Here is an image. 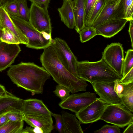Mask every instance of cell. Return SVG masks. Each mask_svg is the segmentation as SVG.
Here are the masks:
<instances>
[{"instance_id":"6","label":"cell","mask_w":133,"mask_h":133,"mask_svg":"<svg viewBox=\"0 0 133 133\" xmlns=\"http://www.w3.org/2000/svg\"><path fill=\"white\" fill-rule=\"evenodd\" d=\"M51 45L66 69L75 76L80 78L77 71L78 61L66 42L59 38L56 37L52 39Z\"/></svg>"},{"instance_id":"26","label":"cell","mask_w":133,"mask_h":133,"mask_svg":"<svg viewBox=\"0 0 133 133\" xmlns=\"http://www.w3.org/2000/svg\"><path fill=\"white\" fill-rule=\"evenodd\" d=\"M133 68V50H128L123 63L122 77H124Z\"/></svg>"},{"instance_id":"31","label":"cell","mask_w":133,"mask_h":133,"mask_svg":"<svg viewBox=\"0 0 133 133\" xmlns=\"http://www.w3.org/2000/svg\"><path fill=\"white\" fill-rule=\"evenodd\" d=\"M54 93L59 98L61 101H64L70 96V91L67 88L62 85L58 84L56 86Z\"/></svg>"},{"instance_id":"42","label":"cell","mask_w":133,"mask_h":133,"mask_svg":"<svg viewBox=\"0 0 133 133\" xmlns=\"http://www.w3.org/2000/svg\"><path fill=\"white\" fill-rule=\"evenodd\" d=\"M124 130L123 133H133V122L130 123Z\"/></svg>"},{"instance_id":"40","label":"cell","mask_w":133,"mask_h":133,"mask_svg":"<svg viewBox=\"0 0 133 133\" xmlns=\"http://www.w3.org/2000/svg\"><path fill=\"white\" fill-rule=\"evenodd\" d=\"M129 26L128 30L131 42V45L132 48H133V20L129 21Z\"/></svg>"},{"instance_id":"7","label":"cell","mask_w":133,"mask_h":133,"mask_svg":"<svg viewBox=\"0 0 133 133\" xmlns=\"http://www.w3.org/2000/svg\"><path fill=\"white\" fill-rule=\"evenodd\" d=\"M29 22L39 31L51 35L52 27L48 8L32 3L30 8Z\"/></svg>"},{"instance_id":"10","label":"cell","mask_w":133,"mask_h":133,"mask_svg":"<svg viewBox=\"0 0 133 133\" xmlns=\"http://www.w3.org/2000/svg\"><path fill=\"white\" fill-rule=\"evenodd\" d=\"M108 104L97 98L94 101L75 114L81 123L88 124L96 122L100 117Z\"/></svg>"},{"instance_id":"27","label":"cell","mask_w":133,"mask_h":133,"mask_svg":"<svg viewBox=\"0 0 133 133\" xmlns=\"http://www.w3.org/2000/svg\"><path fill=\"white\" fill-rule=\"evenodd\" d=\"M79 33L80 41L82 43L89 41L97 35L96 29L92 26H85Z\"/></svg>"},{"instance_id":"19","label":"cell","mask_w":133,"mask_h":133,"mask_svg":"<svg viewBox=\"0 0 133 133\" xmlns=\"http://www.w3.org/2000/svg\"><path fill=\"white\" fill-rule=\"evenodd\" d=\"M23 100L9 92L0 97V115L16 109L22 110Z\"/></svg>"},{"instance_id":"46","label":"cell","mask_w":133,"mask_h":133,"mask_svg":"<svg viewBox=\"0 0 133 133\" xmlns=\"http://www.w3.org/2000/svg\"><path fill=\"white\" fill-rule=\"evenodd\" d=\"M2 30L0 29V39L1 38L2 34Z\"/></svg>"},{"instance_id":"36","label":"cell","mask_w":133,"mask_h":133,"mask_svg":"<svg viewBox=\"0 0 133 133\" xmlns=\"http://www.w3.org/2000/svg\"><path fill=\"white\" fill-rule=\"evenodd\" d=\"M97 0H85L84 5L85 22L88 18Z\"/></svg>"},{"instance_id":"11","label":"cell","mask_w":133,"mask_h":133,"mask_svg":"<svg viewBox=\"0 0 133 133\" xmlns=\"http://www.w3.org/2000/svg\"><path fill=\"white\" fill-rule=\"evenodd\" d=\"M125 18L122 0L111 4H105L99 14L94 22L92 27L96 29L109 21Z\"/></svg>"},{"instance_id":"17","label":"cell","mask_w":133,"mask_h":133,"mask_svg":"<svg viewBox=\"0 0 133 133\" xmlns=\"http://www.w3.org/2000/svg\"><path fill=\"white\" fill-rule=\"evenodd\" d=\"M0 22L3 28H7L15 34L21 44L26 45L28 44V38L15 25L3 6L0 8Z\"/></svg>"},{"instance_id":"22","label":"cell","mask_w":133,"mask_h":133,"mask_svg":"<svg viewBox=\"0 0 133 133\" xmlns=\"http://www.w3.org/2000/svg\"><path fill=\"white\" fill-rule=\"evenodd\" d=\"M23 125L24 121H8L0 127V133H20Z\"/></svg>"},{"instance_id":"21","label":"cell","mask_w":133,"mask_h":133,"mask_svg":"<svg viewBox=\"0 0 133 133\" xmlns=\"http://www.w3.org/2000/svg\"><path fill=\"white\" fill-rule=\"evenodd\" d=\"M85 0H74V11L75 29L79 33L85 27L84 5Z\"/></svg>"},{"instance_id":"16","label":"cell","mask_w":133,"mask_h":133,"mask_svg":"<svg viewBox=\"0 0 133 133\" xmlns=\"http://www.w3.org/2000/svg\"><path fill=\"white\" fill-rule=\"evenodd\" d=\"M22 111L24 115H51L52 113L41 100L35 98L23 100Z\"/></svg>"},{"instance_id":"30","label":"cell","mask_w":133,"mask_h":133,"mask_svg":"<svg viewBox=\"0 0 133 133\" xmlns=\"http://www.w3.org/2000/svg\"><path fill=\"white\" fill-rule=\"evenodd\" d=\"M5 115L9 121H24V114L21 110L16 109L5 113Z\"/></svg>"},{"instance_id":"34","label":"cell","mask_w":133,"mask_h":133,"mask_svg":"<svg viewBox=\"0 0 133 133\" xmlns=\"http://www.w3.org/2000/svg\"><path fill=\"white\" fill-rule=\"evenodd\" d=\"M5 10L9 15L19 16L17 0L11 2L4 7Z\"/></svg>"},{"instance_id":"20","label":"cell","mask_w":133,"mask_h":133,"mask_svg":"<svg viewBox=\"0 0 133 133\" xmlns=\"http://www.w3.org/2000/svg\"><path fill=\"white\" fill-rule=\"evenodd\" d=\"M64 127V133H83L81 123L75 115L64 111L61 112Z\"/></svg>"},{"instance_id":"3","label":"cell","mask_w":133,"mask_h":133,"mask_svg":"<svg viewBox=\"0 0 133 133\" xmlns=\"http://www.w3.org/2000/svg\"><path fill=\"white\" fill-rule=\"evenodd\" d=\"M77 67L79 77L90 83L114 82L120 80L122 77L102 58L94 62L78 61Z\"/></svg>"},{"instance_id":"9","label":"cell","mask_w":133,"mask_h":133,"mask_svg":"<svg viewBox=\"0 0 133 133\" xmlns=\"http://www.w3.org/2000/svg\"><path fill=\"white\" fill-rule=\"evenodd\" d=\"M95 93L89 92L72 94L59 104L62 109H67L77 113L96 100Z\"/></svg>"},{"instance_id":"41","label":"cell","mask_w":133,"mask_h":133,"mask_svg":"<svg viewBox=\"0 0 133 133\" xmlns=\"http://www.w3.org/2000/svg\"><path fill=\"white\" fill-rule=\"evenodd\" d=\"M5 113H3L0 115V127L9 121L6 116Z\"/></svg>"},{"instance_id":"39","label":"cell","mask_w":133,"mask_h":133,"mask_svg":"<svg viewBox=\"0 0 133 133\" xmlns=\"http://www.w3.org/2000/svg\"><path fill=\"white\" fill-rule=\"evenodd\" d=\"M41 7L48 8L50 0H28Z\"/></svg>"},{"instance_id":"35","label":"cell","mask_w":133,"mask_h":133,"mask_svg":"<svg viewBox=\"0 0 133 133\" xmlns=\"http://www.w3.org/2000/svg\"><path fill=\"white\" fill-rule=\"evenodd\" d=\"M52 116L55 118L56 123L54 125V128L59 133H64L63 122L61 115L52 113Z\"/></svg>"},{"instance_id":"14","label":"cell","mask_w":133,"mask_h":133,"mask_svg":"<svg viewBox=\"0 0 133 133\" xmlns=\"http://www.w3.org/2000/svg\"><path fill=\"white\" fill-rule=\"evenodd\" d=\"M128 20L125 18L112 20L107 22L96 29L97 35L110 38L120 31Z\"/></svg>"},{"instance_id":"24","label":"cell","mask_w":133,"mask_h":133,"mask_svg":"<svg viewBox=\"0 0 133 133\" xmlns=\"http://www.w3.org/2000/svg\"><path fill=\"white\" fill-rule=\"evenodd\" d=\"M120 103L133 112V85L128 89L119 98Z\"/></svg>"},{"instance_id":"28","label":"cell","mask_w":133,"mask_h":133,"mask_svg":"<svg viewBox=\"0 0 133 133\" xmlns=\"http://www.w3.org/2000/svg\"><path fill=\"white\" fill-rule=\"evenodd\" d=\"M19 17L29 21L30 9L27 5V0H17Z\"/></svg>"},{"instance_id":"2","label":"cell","mask_w":133,"mask_h":133,"mask_svg":"<svg viewBox=\"0 0 133 133\" xmlns=\"http://www.w3.org/2000/svg\"><path fill=\"white\" fill-rule=\"evenodd\" d=\"M40 59L43 67L58 84L67 88L72 94L86 90L87 81L76 77L66 69L51 45L44 49Z\"/></svg>"},{"instance_id":"1","label":"cell","mask_w":133,"mask_h":133,"mask_svg":"<svg viewBox=\"0 0 133 133\" xmlns=\"http://www.w3.org/2000/svg\"><path fill=\"white\" fill-rule=\"evenodd\" d=\"M11 81L32 95L42 94L44 85L50 75L43 67L33 62H21L12 65L7 71Z\"/></svg>"},{"instance_id":"49","label":"cell","mask_w":133,"mask_h":133,"mask_svg":"<svg viewBox=\"0 0 133 133\" xmlns=\"http://www.w3.org/2000/svg\"><path fill=\"white\" fill-rule=\"evenodd\" d=\"M1 85V84H0V86Z\"/></svg>"},{"instance_id":"29","label":"cell","mask_w":133,"mask_h":133,"mask_svg":"<svg viewBox=\"0 0 133 133\" xmlns=\"http://www.w3.org/2000/svg\"><path fill=\"white\" fill-rule=\"evenodd\" d=\"M132 85L133 82L125 84L122 83L120 80H116L114 81V90L120 98L126 91Z\"/></svg>"},{"instance_id":"47","label":"cell","mask_w":133,"mask_h":133,"mask_svg":"<svg viewBox=\"0 0 133 133\" xmlns=\"http://www.w3.org/2000/svg\"><path fill=\"white\" fill-rule=\"evenodd\" d=\"M3 28L2 26V25L0 22V29L2 30L3 29Z\"/></svg>"},{"instance_id":"12","label":"cell","mask_w":133,"mask_h":133,"mask_svg":"<svg viewBox=\"0 0 133 133\" xmlns=\"http://www.w3.org/2000/svg\"><path fill=\"white\" fill-rule=\"evenodd\" d=\"M19 44H9L0 40V71L11 66L21 51Z\"/></svg>"},{"instance_id":"15","label":"cell","mask_w":133,"mask_h":133,"mask_svg":"<svg viewBox=\"0 0 133 133\" xmlns=\"http://www.w3.org/2000/svg\"><path fill=\"white\" fill-rule=\"evenodd\" d=\"M51 116L42 115H24V121L31 127L40 128L44 133H50L54 129Z\"/></svg>"},{"instance_id":"43","label":"cell","mask_w":133,"mask_h":133,"mask_svg":"<svg viewBox=\"0 0 133 133\" xmlns=\"http://www.w3.org/2000/svg\"><path fill=\"white\" fill-rule=\"evenodd\" d=\"M8 93L4 86L2 85L0 86V97L6 95Z\"/></svg>"},{"instance_id":"4","label":"cell","mask_w":133,"mask_h":133,"mask_svg":"<svg viewBox=\"0 0 133 133\" xmlns=\"http://www.w3.org/2000/svg\"><path fill=\"white\" fill-rule=\"evenodd\" d=\"M16 26L28 39L27 47L40 49L51 45L52 41L51 35L37 30L29 22L16 16L9 15Z\"/></svg>"},{"instance_id":"5","label":"cell","mask_w":133,"mask_h":133,"mask_svg":"<svg viewBox=\"0 0 133 133\" xmlns=\"http://www.w3.org/2000/svg\"><path fill=\"white\" fill-rule=\"evenodd\" d=\"M100 119L123 128L133 122V115L121 103L108 104Z\"/></svg>"},{"instance_id":"45","label":"cell","mask_w":133,"mask_h":133,"mask_svg":"<svg viewBox=\"0 0 133 133\" xmlns=\"http://www.w3.org/2000/svg\"><path fill=\"white\" fill-rule=\"evenodd\" d=\"M120 0H104L105 4H111L118 2Z\"/></svg>"},{"instance_id":"38","label":"cell","mask_w":133,"mask_h":133,"mask_svg":"<svg viewBox=\"0 0 133 133\" xmlns=\"http://www.w3.org/2000/svg\"><path fill=\"white\" fill-rule=\"evenodd\" d=\"M44 133L43 130L37 127H26L25 128L23 129L20 133Z\"/></svg>"},{"instance_id":"23","label":"cell","mask_w":133,"mask_h":133,"mask_svg":"<svg viewBox=\"0 0 133 133\" xmlns=\"http://www.w3.org/2000/svg\"><path fill=\"white\" fill-rule=\"evenodd\" d=\"M105 4L104 0H97L85 22L86 27L92 26Z\"/></svg>"},{"instance_id":"33","label":"cell","mask_w":133,"mask_h":133,"mask_svg":"<svg viewBox=\"0 0 133 133\" xmlns=\"http://www.w3.org/2000/svg\"><path fill=\"white\" fill-rule=\"evenodd\" d=\"M94 133H120L119 127L115 125H113L106 124L100 129L94 131Z\"/></svg>"},{"instance_id":"37","label":"cell","mask_w":133,"mask_h":133,"mask_svg":"<svg viewBox=\"0 0 133 133\" xmlns=\"http://www.w3.org/2000/svg\"><path fill=\"white\" fill-rule=\"evenodd\" d=\"M120 81L125 84L133 82V68Z\"/></svg>"},{"instance_id":"48","label":"cell","mask_w":133,"mask_h":133,"mask_svg":"<svg viewBox=\"0 0 133 133\" xmlns=\"http://www.w3.org/2000/svg\"><path fill=\"white\" fill-rule=\"evenodd\" d=\"M3 6L1 0H0V8Z\"/></svg>"},{"instance_id":"44","label":"cell","mask_w":133,"mask_h":133,"mask_svg":"<svg viewBox=\"0 0 133 133\" xmlns=\"http://www.w3.org/2000/svg\"><path fill=\"white\" fill-rule=\"evenodd\" d=\"M17 0H1L3 6L4 7L9 4Z\"/></svg>"},{"instance_id":"25","label":"cell","mask_w":133,"mask_h":133,"mask_svg":"<svg viewBox=\"0 0 133 133\" xmlns=\"http://www.w3.org/2000/svg\"><path fill=\"white\" fill-rule=\"evenodd\" d=\"M0 40L9 44H19L20 42L17 36L7 28L2 29V33Z\"/></svg>"},{"instance_id":"18","label":"cell","mask_w":133,"mask_h":133,"mask_svg":"<svg viewBox=\"0 0 133 133\" xmlns=\"http://www.w3.org/2000/svg\"><path fill=\"white\" fill-rule=\"evenodd\" d=\"M61 21L69 28L75 26L74 2L72 0H63L61 6L57 9Z\"/></svg>"},{"instance_id":"8","label":"cell","mask_w":133,"mask_h":133,"mask_svg":"<svg viewBox=\"0 0 133 133\" xmlns=\"http://www.w3.org/2000/svg\"><path fill=\"white\" fill-rule=\"evenodd\" d=\"M102 58L112 69L122 76L124 60V50L120 43L108 45L102 53Z\"/></svg>"},{"instance_id":"32","label":"cell","mask_w":133,"mask_h":133,"mask_svg":"<svg viewBox=\"0 0 133 133\" xmlns=\"http://www.w3.org/2000/svg\"><path fill=\"white\" fill-rule=\"evenodd\" d=\"M125 19L128 21L133 20V0H122Z\"/></svg>"},{"instance_id":"13","label":"cell","mask_w":133,"mask_h":133,"mask_svg":"<svg viewBox=\"0 0 133 133\" xmlns=\"http://www.w3.org/2000/svg\"><path fill=\"white\" fill-rule=\"evenodd\" d=\"M91 83L95 92L103 101L108 104L121 103L119 98L114 90V82Z\"/></svg>"}]
</instances>
